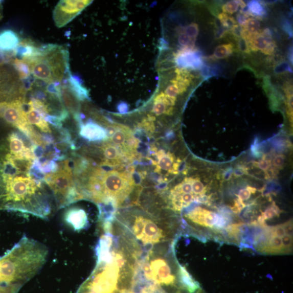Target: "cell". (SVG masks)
Returning a JSON list of instances; mask_svg holds the SVG:
<instances>
[{"label":"cell","mask_w":293,"mask_h":293,"mask_svg":"<svg viewBox=\"0 0 293 293\" xmlns=\"http://www.w3.org/2000/svg\"><path fill=\"white\" fill-rule=\"evenodd\" d=\"M134 273L112 255L97 256V264L76 293H134Z\"/></svg>","instance_id":"obj_4"},{"label":"cell","mask_w":293,"mask_h":293,"mask_svg":"<svg viewBox=\"0 0 293 293\" xmlns=\"http://www.w3.org/2000/svg\"><path fill=\"white\" fill-rule=\"evenodd\" d=\"M13 64L17 72L19 73V76L21 79H27L31 76L30 67L25 60L20 59H15L13 60Z\"/></svg>","instance_id":"obj_25"},{"label":"cell","mask_w":293,"mask_h":293,"mask_svg":"<svg viewBox=\"0 0 293 293\" xmlns=\"http://www.w3.org/2000/svg\"><path fill=\"white\" fill-rule=\"evenodd\" d=\"M286 157L284 155L280 154L275 156L273 159L274 168H282L285 164Z\"/></svg>","instance_id":"obj_39"},{"label":"cell","mask_w":293,"mask_h":293,"mask_svg":"<svg viewBox=\"0 0 293 293\" xmlns=\"http://www.w3.org/2000/svg\"><path fill=\"white\" fill-rule=\"evenodd\" d=\"M120 226L140 246L149 247L168 241L165 224L152 218L138 215Z\"/></svg>","instance_id":"obj_7"},{"label":"cell","mask_w":293,"mask_h":293,"mask_svg":"<svg viewBox=\"0 0 293 293\" xmlns=\"http://www.w3.org/2000/svg\"><path fill=\"white\" fill-rule=\"evenodd\" d=\"M249 16L250 15L247 13H244L240 11L236 16L237 23L238 22V25L243 26L249 18Z\"/></svg>","instance_id":"obj_41"},{"label":"cell","mask_w":293,"mask_h":293,"mask_svg":"<svg viewBox=\"0 0 293 293\" xmlns=\"http://www.w3.org/2000/svg\"><path fill=\"white\" fill-rule=\"evenodd\" d=\"M236 41L237 49L239 52L245 55L251 54L252 51L250 45H249V42L245 37H242Z\"/></svg>","instance_id":"obj_31"},{"label":"cell","mask_w":293,"mask_h":293,"mask_svg":"<svg viewBox=\"0 0 293 293\" xmlns=\"http://www.w3.org/2000/svg\"><path fill=\"white\" fill-rule=\"evenodd\" d=\"M229 31L223 28L220 22L218 24V21L216 22V30H215V37L216 39H221L227 36Z\"/></svg>","instance_id":"obj_35"},{"label":"cell","mask_w":293,"mask_h":293,"mask_svg":"<svg viewBox=\"0 0 293 293\" xmlns=\"http://www.w3.org/2000/svg\"><path fill=\"white\" fill-rule=\"evenodd\" d=\"M262 251L271 254H276L284 252L281 238L278 236H271L268 241L266 243V245Z\"/></svg>","instance_id":"obj_23"},{"label":"cell","mask_w":293,"mask_h":293,"mask_svg":"<svg viewBox=\"0 0 293 293\" xmlns=\"http://www.w3.org/2000/svg\"><path fill=\"white\" fill-rule=\"evenodd\" d=\"M20 38L16 33L11 30H5L0 33V51H14L19 46Z\"/></svg>","instance_id":"obj_18"},{"label":"cell","mask_w":293,"mask_h":293,"mask_svg":"<svg viewBox=\"0 0 293 293\" xmlns=\"http://www.w3.org/2000/svg\"><path fill=\"white\" fill-rule=\"evenodd\" d=\"M245 207V205L243 201L237 199L235 201L234 206L232 208V210L237 214V213L240 212Z\"/></svg>","instance_id":"obj_42"},{"label":"cell","mask_w":293,"mask_h":293,"mask_svg":"<svg viewBox=\"0 0 293 293\" xmlns=\"http://www.w3.org/2000/svg\"><path fill=\"white\" fill-rule=\"evenodd\" d=\"M185 33L192 39L196 40L199 34V29L197 24L192 22L185 29Z\"/></svg>","instance_id":"obj_32"},{"label":"cell","mask_w":293,"mask_h":293,"mask_svg":"<svg viewBox=\"0 0 293 293\" xmlns=\"http://www.w3.org/2000/svg\"><path fill=\"white\" fill-rule=\"evenodd\" d=\"M45 120L57 129H59L63 128V121L59 117L55 116V115H48L46 117Z\"/></svg>","instance_id":"obj_34"},{"label":"cell","mask_w":293,"mask_h":293,"mask_svg":"<svg viewBox=\"0 0 293 293\" xmlns=\"http://www.w3.org/2000/svg\"><path fill=\"white\" fill-rule=\"evenodd\" d=\"M284 230H285V234L287 235L292 236V220H289L286 222V223L282 224Z\"/></svg>","instance_id":"obj_43"},{"label":"cell","mask_w":293,"mask_h":293,"mask_svg":"<svg viewBox=\"0 0 293 293\" xmlns=\"http://www.w3.org/2000/svg\"><path fill=\"white\" fill-rule=\"evenodd\" d=\"M282 29L286 33L289 35V37H292V29L291 23L286 19H284L281 22Z\"/></svg>","instance_id":"obj_40"},{"label":"cell","mask_w":293,"mask_h":293,"mask_svg":"<svg viewBox=\"0 0 293 293\" xmlns=\"http://www.w3.org/2000/svg\"><path fill=\"white\" fill-rule=\"evenodd\" d=\"M248 42L251 51H261L265 55H273L276 51L277 45L273 38L267 36L260 33L250 35L245 38Z\"/></svg>","instance_id":"obj_14"},{"label":"cell","mask_w":293,"mask_h":293,"mask_svg":"<svg viewBox=\"0 0 293 293\" xmlns=\"http://www.w3.org/2000/svg\"><path fill=\"white\" fill-rule=\"evenodd\" d=\"M33 162L10 153L0 156V210L47 219L52 211L51 196L44 183L32 178L30 170Z\"/></svg>","instance_id":"obj_1"},{"label":"cell","mask_w":293,"mask_h":293,"mask_svg":"<svg viewBox=\"0 0 293 293\" xmlns=\"http://www.w3.org/2000/svg\"><path fill=\"white\" fill-rule=\"evenodd\" d=\"M156 157L157 168L159 169L170 172L174 164L175 157L174 155L170 152L166 153L165 151L161 150L156 153Z\"/></svg>","instance_id":"obj_20"},{"label":"cell","mask_w":293,"mask_h":293,"mask_svg":"<svg viewBox=\"0 0 293 293\" xmlns=\"http://www.w3.org/2000/svg\"><path fill=\"white\" fill-rule=\"evenodd\" d=\"M6 60V57L4 53L0 51V66H2Z\"/></svg>","instance_id":"obj_44"},{"label":"cell","mask_w":293,"mask_h":293,"mask_svg":"<svg viewBox=\"0 0 293 293\" xmlns=\"http://www.w3.org/2000/svg\"><path fill=\"white\" fill-rule=\"evenodd\" d=\"M166 242L141 251L134 275L135 293H205L185 267L177 264Z\"/></svg>","instance_id":"obj_2"},{"label":"cell","mask_w":293,"mask_h":293,"mask_svg":"<svg viewBox=\"0 0 293 293\" xmlns=\"http://www.w3.org/2000/svg\"><path fill=\"white\" fill-rule=\"evenodd\" d=\"M185 217L195 225L206 228H221L226 223V220L216 213L201 207L191 210L185 215Z\"/></svg>","instance_id":"obj_12"},{"label":"cell","mask_w":293,"mask_h":293,"mask_svg":"<svg viewBox=\"0 0 293 293\" xmlns=\"http://www.w3.org/2000/svg\"><path fill=\"white\" fill-rule=\"evenodd\" d=\"M3 18V6H2V3L0 1V20H2Z\"/></svg>","instance_id":"obj_46"},{"label":"cell","mask_w":293,"mask_h":293,"mask_svg":"<svg viewBox=\"0 0 293 293\" xmlns=\"http://www.w3.org/2000/svg\"><path fill=\"white\" fill-rule=\"evenodd\" d=\"M106 131L109 143L119 148L126 157L134 154L138 142L129 128L120 124H113Z\"/></svg>","instance_id":"obj_11"},{"label":"cell","mask_w":293,"mask_h":293,"mask_svg":"<svg viewBox=\"0 0 293 293\" xmlns=\"http://www.w3.org/2000/svg\"><path fill=\"white\" fill-rule=\"evenodd\" d=\"M48 247L24 236L0 257V285L24 286L40 272L48 257Z\"/></svg>","instance_id":"obj_3"},{"label":"cell","mask_w":293,"mask_h":293,"mask_svg":"<svg viewBox=\"0 0 293 293\" xmlns=\"http://www.w3.org/2000/svg\"><path fill=\"white\" fill-rule=\"evenodd\" d=\"M243 28V37L247 38L250 35L260 32L261 23L254 17H249Z\"/></svg>","instance_id":"obj_22"},{"label":"cell","mask_w":293,"mask_h":293,"mask_svg":"<svg viewBox=\"0 0 293 293\" xmlns=\"http://www.w3.org/2000/svg\"><path fill=\"white\" fill-rule=\"evenodd\" d=\"M79 134L90 142H96L107 139L106 129L92 121L80 124Z\"/></svg>","instance_id":"obj_15"},{"label":"cell","mask_w":293,"mask_h":293,"mask_svg":"<svg viewBox=\"0 0 293 293\" xmlns=\"http://www.w3.org/2000/svg\"><path fill=\"white\" fill-rule=\"evenodd\" d=\"M281 213L279 208L275 205V203L267 209H266L264 212L262 213L261 216L259 218L258 221L262 226H265V221L270 219L275 216H279Z\"/></svg>","instance_id":"obj_26"},{"label":"cell","mask_w":293,"mask_h":293,"mask_svg":"<svg viewBox=\"0 0 293 293\" xmlns=\"http://www.w3.org/2000/svg\"><path fill=\"white\" fill-rule=\"evenodd\" d=\"M247 13L257 20H262L267 15V10L263 3L260 1H251L246 5Z\"/></svg>","instance_id":"obj_21"},{"label":"cell","mask_w":293,"mask_h":293,"mask_svg":"<svg viewBox=\"0 0 293 293\" xmlns=\"http://www.w3.org/2000/svg\"><path fill=\"white\" fill-rule=\"evenodd\" d=\"M24 60L29 64L34 78L49 84L61 83L72 74L69 51L62 46L53 44L43 46L39 55Z\"/></svg>","instance_id":"obj_6"},{"label":"cell","mask_w":293,"mask_h":293,"mask_svg":"<svg viewBox=\"0 0 293 293\" xmlns=\"http://www.w3.org/2000/svg\"><path fill=\"white\" fill-rule=\"evenodd\" d=\"M24 103L20 100L0 102V118L30 139L34 129L27 119Z\"/></svg>","instance_id":"obj_9"},{"label":"cell","mask_w":293,"mask_h":293,"mask_svg":"<svg viewBox=\"0 0 293 293\" xmlns=\"http://www.w3.org/2000/svg\"><path fill=\"white\" fill-rule=\"evenodd\" d=\"M281 240L284 252H286L287 250L290 251L292 244V237L285 235L282 237Z\"/></svg>","instance_id":"obj_37"},{"label":"cell","mask_w":293,"mask_h":293,"mask_svg":"<svg viewBox=\"0 0 293 293\" xmlns=\"http://www.w3.org/2000/svg\"><path fill=\"white\" fill-rule=\"evenodd\" d=\"M274 73L276 75H281L287 73H292L291 65L287 61H282L275 65L274 68Z\"/></svg>","instance_id":"obj_30"},{"label":"cell","mask_w":293,"mask_h":293,"mask_svg":"<svg viewBox=\"0 0 293 293\" xmlns=\"http://www.w3.org/2000/svg\"><path fill=\"white\" fill-rule=\"evenodd\" d=\"M174 61L177 67L184 69L198 70L204 65L201 53L195 48L194 44L178 50L174 55Z\"/></svg>","instance_id":"obj_13"},{"label":"cell","mask_w":293,"mask_h":293,"mask_svg":"<svg viewBox=\"0 0 293 293\" xmlns=\"http://www.w3.org/2000/svg\"><path fill=\"white\" fill-rule=\"evenodd\" d=\"M102 149L106 159L103 164L106 165H115L120 164L123 157H126L119 148L109 142L104 144Z\"/></svg>","instance_id":"obj_17"},{"label":"cell","mask_w":293,"mask_h":293,"mask_svg":"<svg viewBox=\"0 0 293 293\" xmlns=\"http://www.w3.org/2000/svg\"><path fill=\"white\" fill-rule=\"evenodd\" d=\"M91 184L92 200L99 208H118L129 197L134 188V181L130 175L117 171L106 172L101 168L93 171Z\"/></svg>","instance_id":"obj_5"},{"label":"cell","mask_w":293,"mask_h":293,"mask_svg":"<svg viewBox=\"0 0 293 293\" xmlns=\"http://www.w3.org/2000/svg\"><path fill=\"white\" fill-rule=\"evenodd\" d=\"M66 219L75 229L81 230L85 228L87 223L86 212L81 209L74 208L68 210Z\"/></svg>","instance_id":"obj_19"},{"label":"cell","mask_w":293,"mask_h":293,"mask_svg":"<svg viewBox=\"0 0 293 293\" xmlns=\"http://www.w3.org/2000/svg\"><path fill=\"white\" fill-rule=\"evenodd\" d=\"M288 58L290 61V64L292 65V47L289 49L288 52Z\"/></svg>","instance_id":"obj_45"},{"label":"cell","mask_w":293,"mask_h":293,"mask_svg":"<svg viewBox=\"0 0 293 293\" xmlns=\"http://www.w3.org/2000/svg\"><path fill=\"white\" fill-rule=\"evenodd\" d=\"M58 170L46 175L45 183L52 192L58 209L64 208L78 200L83 199L79 191L69 160L58 164Z\"/></svg>","instance_id":"obj_8"},{"label":"cell","mask_w":293,"mask_h":293,"mask_svg":"<svg viewBox=\"0 0 293 293\" xmlns=\"http://www.w3.org/2000/svg\"><path fill=\"white\" fill-rule=\"evenodd\" d=\"M271 166V159L263 158L258 163H256V167L264 171H267Z\"/></svg>","instance_id":"obj_38"},{"label":"cell","mask_w":293,"mask_h":293,"mask_svg":"<svg viewBox=\"0 0 293 293\" xmlns=\"http://www.w3.org/2000/svg\"><path fill=\"white\" fill-rule=\"evenodd\" d=\"M235 51V45L233 43L221 44L216 47L213 57L217 59H223L229 57Z\"/></svg>","instance_id":"obj_24"},{"label":"cell","mask_w":293,"mask_h":293,"mask_svg":"<svg viewBox=\"0 0 293 293\" xmlns=\"http://www.w3.org/2000/svg\"><path fill=\"white\" fill-rule=\"evenodd\" d=\"M229 32H230L231 35H232L235 39L237 40V39L243 37V26L238 24H236L233 27V28L231 29Z\"/></svg>","instance_id":"obj_36"},{"label":"cell","mask_w":293,"mask_h":293,"mask_svg":"<svg viewBox=\"0 0 293 293\" xmlns=\"http://www.w3.org/2000/svg\"><path fill=\"white\" fill-rule=\"evenodd\" d=\"M217 17L221 26L229 31L232 29L233 26L237 24L234 17L227 14L219 13L217 15Z\"/></svg>","instance_id":"obj_27"},{"label":"cell","mask_w":293,"mask_h":293,"mask_svg":"<svg viewBox=\"0 0 293 293\" xmlns=\"http://www.w3.org/2000/svg\"><path fill=\"white\" fill-rule=\"evenodd\" d=\"M256 192L255 188L247 186V188L242 189L239 192L237 197L239 200L242 201L247 200L250 198L252 194H255Z\"/></svg>","instance_id":"obj_33"},{"label":"cell","mask_w":293,"mask_h":293,"mask_svg":"<svg viewBox=\"0 0 293 293\" xmlns=\"http://www.w3.org/2000/svg\"><path fill=\"white\" fill-rule=\"evenodd\" d=\"M239 8V1L232 0L222 6L221 10L224 13L233 14L238 11Z\"/></svg>","instance_id":"obj_29"},{"label":"cell","mask_w":293,"mask_h":293,"mask_svg":"<svg viewBox=\"0 0 293 293\" xmlns=\"http://www.w3.org/2000/svg\"><path fill=\"white\" fill-rule=\"evenodd\" d=\"M26 117L31 125L37 127L42 132L51 134L52 130L48 122L46 121L41 114L29 103H28V108L26 111Z\"/></svg>","instance_id":"obj_16"},{"label":"cell","mask_w":293,"mask_h":293,"mask_svg":"<svg viewBox=\"0 0 293 293\" xmlns=\"http://www.w3.org/2000/svg\"><path fill=\"white\" fill-rule=\"evenodd\" d=\"M93 3L86 0H62L53 11V20L58 28H63L72 21L84 9Z\"/></svg>","instance_id":"obj_10"},{"label":"cell","mask_w":293,"mask_h":293,"mask_svg":"<svg viewBox=\"0 0 293 293\" xmlns=\"http://www.w3.org/2000/svg\"><path fill=\"white\" fill-rule=\"evenodd\" d=\"M192 189L194 194L199 198L203 197L207 192V189L204 186L199 177L193 178Z\"/></svg>","instance_id":"obj_28"}]
</instances>
